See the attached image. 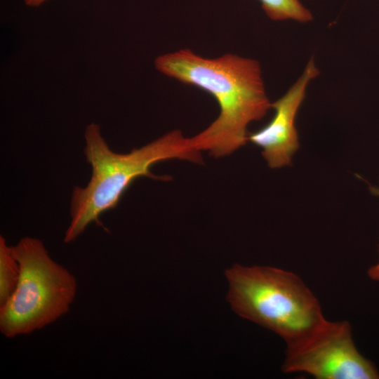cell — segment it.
Instances as JSON below:
<instances>
[{
  "label": "cell",
  "mask_w": 379,
  "mask_h": 379,
  "mask_svg": "<svg viewBox=\"0 0 379 379\" xmlns=\"http://www.w3.org/2000/svg\"><path fill=\"white\" fill-rule=\"evenodd\" d=\"M156 69L181 83L211 95L219 105L218 117L191 138L194 146L214 157L229 155L246 144L248 125L271 108L259 62L237 54L208 58L190 48L159 55Z\"/></svg>",
  "instance_id": "6da1fadb"
},
{
  "label": "cell",
  "mask_w": 379,
  "mask_h": 379,
  "mask_svg": "<svg viewBox=\"0 0 379 379\" xmlns=\"http://www.w3.org/2000/svg\"><path fill=\"white\" fill-rule=\"evenodd\" d=\"M84 138V152L91 166V176L86 187L77 186L72 190L71 220L65 232V243L74 241L93 222L102 225L100 216L117 207L125 191L137 178L167 180V176L152 173L150 168L154 164L171 159L203 161L201 152L194 146L191 138L178 129L127 154L113 152L95 123L86 126Z\"/></svg>",
  "instance_id": "7a4b0ae2"
},
{
  "label": "cell",
  "mask_w": 379,
  "mask_h": 379,
  "mask_svg": "<svg viewBox=\"0 0 379 379\" xmlns=\"http://www.w3.org/2000/svg\"><path fill=\"white\" fill-rule=\"evenodd\" d=\"M225 277L232 310L275 333L285 343L309 333L325 318L317 298L293 272L235 264L226 270Z\"/></svg>",
  "instance_id": "3957f363"
},
{
  "label": "cell",
  "mask_w": 379,
  "mask_h": 379,
  "mask_svg": "<svg viewBox=\"0 0 379 379\" xmlns=\"http://www.w3.org/2000/svg\"><path fill=\"white\" fill-rule=\"evenodd\" d=\"M11 251L20 276L14 292L0 305V331L8 338L58 320L69 311L77 291L74 276L52 259L40 239L24 237Z\"/></svg>",
  "instance_id": "277c9868"
},
{
  "label": "cell",
  "mask_w": 379,
  "mask_h": 379,
  "mask_svg": "<svg viewBox=\"0 0 379 379\" xmlns=\"http://www.w3.org/2000/svg\"><path fill=\"white\" fill-rule=\"evenodd\" d=\"M284 373H305L317 379H377L375 365L357 350L346 320L325 318L309 333L286 343Z\"/></svg>",
  "instance_id": "5b68a950"
},
{
  "label": "cell",
  "mask_w": 379,
  "mask_h": 379,
  "mask_svg": "<svg viewBox=\"0 0 379 379\" xmlns=\"http://www.w3.org/2000/svg\"><path fill=\"white\" fill-rule=\"evenodd\" d=\"M319 74L312 57L298 79L282 97L271 104L275 112L272 119L261 129L248 133V140L262 149V156L271 168L291 164L299 147L295 117L308 84Z\"/></svg>",
  "instance_id": "8992f818"
},
{
  "label": "cell",
  "mask_w": 379,
  "mask_h": 379,
  "mask_svg": "<svg viewBox=\"0 0 379 379\" xmlns=\"http://www.w3.org/2000/svg\"><path fill=\"white\" fill-rule=\"evenodd\" d=\"M20 276L19 264L14 258L11 246L0 237V305L14 292Z\"/></svg>",
  "instance_id": "52a82bcc"
},
{
  "label": "cell",
  "mask_w": 379,
  "mask_h": 379,
  "mask_svg": "<svg viewBox=\"0 0 379 379\" xmlns=\"http://www.w3.org/2000/svg\"><path fill=\"white\" fill-rule=\"evenodd\" d=\"M267 16L274 21L293 20L306 23L313 19L311 12L299 0H259Z\"/></svg>",
  "instance_id": "ba28073f"
},
{
  "label": "cell",
  "mask_w": 379,
  "mask_h": 379,
  "mask_svg": "<svg viewBox=\"0 0 379 379\" xmlns=\"http://www.w3.org/2000/svg\"><path fill=\"white\" fill-rule=\"evenodd\" d=\"M379 251V250H378ZM368 275L375 281H379V260L375 265L371 267L368 270Z\"/></svg>",
  "instance_id": "9c48e42d"
},
{
  "label": "cell",
  "mask_w": 379,
  "mask_h": 379,
  "mask_svg": "<svg viewBox=\"0 0 379 379\" xmlns=\"http://www.w3.org/2000/svg\"><path fill=\"white\" fill-rule=\"evenodd\" d=\"M47 0H23L25 5L30 7H38Z\"/></svg>",
  "instance_id": "30bf717a"
},
{
  "label": "cell",
  "mask_w": 379,
  "mask_h": 379,
  "mask_svg": "<svg viewBox=\"0 0 379 379\" xmlns=\"http://www.w3.org/2000/svg\"><path fill=\"white\" fill-rule=\"evenodd\" d=\"M370 190L373 194L379 196V188L378 187L371 186L370 187Z\"/></svg>",
  "instance_id": "8fae6325"
}]
</instances>
